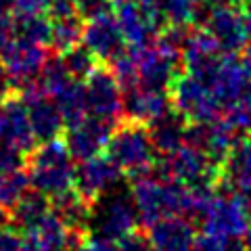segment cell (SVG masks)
I'll return each instance as SVG.
<instances>
[{
    "label": "cell",
    "mask_w": 251,
    "mask_h": 251,
    "mask_svg": "<svg viewBox=\"0 0 251 251\" xmlns=\"http://www.w3.org/2000/svg\"><path fill=\"white\" fill-rule=\"evenodd\" d=\"M224 2H228V4H232V6H245L247 0H224Z\"/></svg>",
    "instance_id": "obj_46"
},
{
    "label": "cell",
    "mask_w": 251,
    "mask_h": 251,
    "mask_svg": "<svg viewBox=\"0 0 251 251\" xmlns=\"http://www.w3.org/2000/svg\"><path fill=\"white\" fill-rule=\"evenodd\" d=\"M220 46L216 40L207 34V29H195L191 34H186L184 44H182V65L188 74L209 80L214 69L218 67L220 59Z\"/></svg>",
    "instance_id": "obj_18"
},
{
    "label": "cell",
    "mask_w": 251,
    "mask_h": 251,
    "mask_svg": "<svg viewBox=\"0 0 251 251\" xmlns=\"http://www.w3.org/2000/svg\"><path fill=\"white\" fill-rule=\"evenodd\" d=\"M117 251H153L151 241H149L147 234L138 232L136 228L128 232L126 237H122L117 241Z\"/></svg>",
    "instance_id": "obj_38"
},
{
    "label": "cell",
    "mask_w": 251,
    "mask_h": 251,
    "mask_svg": "<svg viewBox=\"0 0 251 251\" xmlns=\"http://www.w3.org/2000/svg\"><path fill=\"white\" fill-rule=\"evenodd\" d=\"M44 44H36L25 38L13 36L0 46V67L11 84H25L36 80L46 61Z\"/></svg>",
    "instance_id": "obj_9"
},
{
    "label": "cell",
    "mask_w": 251,
    "mask_h": 251,
    "mask_svg": "<svg viewBox=\"0 0 251 251\" xmlns=\"http://www.w3.org/2000/svg\"><path fill=\"white\" fill-rule=\"evenodd\" d=\"M27 174L34 191L49 199H57L74 188V157L59 138L42 140L27 157Z\"/></svg>",
    "instance_id": "obj_1"
},
{
    "label": "cell",
    "mask_w": 251,
    "mask_h": 251,
    "mask_svg": "<svg viewBox=\"0 0 251 251\" xmlns=\"http://www.w3.org/2000/svg\"><path fill=\"white\" fill-rule=\"evenodd\" d=\"M21 251H38V249H36L34 245H31V243H27V241H25V243H23V249H21Z\"/></svg>",
    "instance_id": "obj_47"
},
{
    "label": "cell",
    "mask_w": 251,
    "mask_h": 251,
    "mask_svg": "<svg viewBox=\"0 0 251 251\" xmlns=\"http://www.w3.org/2000/svg\"><path fill=\"white\" fill-rule=\"evenodd\" d=\"M243 241V247H245V251H251V224H249V228L245 230V234L241 237Z\"/></svg>",
    "instance_id": "obj_44"
},
{
    "label": "cell",
    "mask_w": 251,
    "mask_h": 251,
    "mask_svg": "<svg viewBox=\"0 0 251 251\" xmlns=\"http://www.w3.org/2000/svg\"><path fill=\"white\" fill-rule=\"evenodd\" d=\"M0 134H2V107H0Z\"/></svg>",
    "instance_id": "obj_50"
},
{
    "label": "cell",
    "mask_w": 251,
    "mask_h": 251,
    "mask_svg": "<svg viewBox=\"0 0 251 251\" xmlns=\"http://www.w3.org/2000/svg\"><path fill=\"white\" fill-rule=\"evenodd\" d=\"M203 23H205L207 34L214 38L220 50L226 54H237L245 49L247 44V25L245 17L239 11V6L228 2H211L205 13H203Z\"/></svg>",
    "instance_id": "obj_8"
},
{
    "label": "cell",
    "mask_w": 251,
    "mask_h": 251,
    "mask_svg": "<svg viewBox=\"0 0 251 251\" xmlns=\"http://www.w3.org/2000/svg\"><path fill=\"white\" fill-rule=\"evenodd\" d=\"M75 251H117L113 245V241L103 239V237H92V239H84Z\"/></svg>",
    "instance_id": "obj_41"
},
{
    "label": "cell",
    "mask_w": 251,
    "mask_h": 251,
    "mask_svg": "<svg viewBox=\"0 0 251 251\" xmlns=\"http://www.w3.org/2000/svg\"><path fill=\"white\" fill-rule=\"evenodd\" d=\"M86 97H88V113L100 120L115 124L124 115V94L122 86L115 80L111 69L97 67L86 77Z\"/></svg>",
    "instance_id": "obj_13"
},
{
    "label": "cell",
    "mask_w": 251,
    "mask_h": 251,
    "mask_svg": "<svg viewBox=\"0 0 251 251\" xmlns=\"http://www.w3.org/2000/svg\"><path fill=\"white\" fill-rule=\"evenodd\" d=\"M25 163V157H23V151L15 149L6 143H0V174H6V172L19 170Z\"/></svg>",
    "instance_id": "obj_37"
},
{
    "label": "cell",
    "mask_w": 251,
    "mask_h": 251,
    "mask_svg": "<svg viewBox=\"0 0 251 251\" xmlns=\"http://www.w3.org/2000/svg\"><path fill=\"white\" fill-rule=\"evenodd\" d=\"M186 126L188 122L176 111L166 113L161 120L149 126V136H151L155 153L166 157L174 153L178 147H182L186 143Z\"/></svg>",
    "instance_id": "obj_23"
},
{
    "label": "cell",
    "mask_w": 251,
    "mask_h": 251,
    "mask_svg": "<svg viewBox=\"0 0 251 251\" xmlns=\"http://www.w3.org/2000/svg\"><path fill=\"white\" fill-rule=\"evenodd\" d=\"M23 241L13 228H0V251H21Z\"/></svg>",
    "instance_id": "obj_40"
},
{
    "label": "cell",
    "mask_w": 251,
    "mask_h": 251,
    "mask_svg": "<svg viewBox=\"0 0 251 251\" xmlns=\"http://www.w3.org/2000/svg\"><path fill=\"white\" fill-rule=\"evenodd\" d=\"M138 61V80L140 86H149V88H161L168 90L172 82L176 80L180 74V61L170 57V54L161 52L153 42L145 46H132Z\"/></svg>",
    "instance_id": "obj_15"
},
{
    "label": "cell",
    "mask_w": 251,
    "mask_h": 251,
    "mask_svg": "<svg viewBox=\"0 0 251 251\" xmlns=\"http://www.w3.org/2000/svg\"><path fill=\"white\" fill-rule=\"evenodd\" d=\"M247 203L251 211V134L239 138L230 157L222 166V182Z\"/></svg>",
    "instance_id": "obj_21"
},
{
    "label": "cell",
    "mask_w": 251,
    "mask_h": 251,
    "mask_svg": "<svg viewBox=\"0 0 251 251\" xmlns=\"http://www.w3.org/2000/svg\"><path fill=\"white\" fill-rule=\"evenodd\" d=\"M63 63H65L69 75L80 82H84L86 77L99 67V59L94 57L86 46H80V44L74 46L72 50L63 52Z\"/></svg>",
    "instance_id": "obj_32"
},
{
    "label": "cell",
    "mask_w": 251,
    "mask_h": 251,
    "mask_svg": "<svg viewBox=\"0 0 251 251\" xmlns=\"http://www.w3.org/2000/svg\"><path fill=\"white\" fill-rule=\"evenodd\" d=\"M50 0H13V17H34V15H49Z\"/></svg>",
    "instance_id": "obj_36"
},
{
    "label": "cell",
    "mask_w": 251,
    "mask_h": 251,
    "mask_svg": "<svg viewBox=\"0 0 251 251\" xmlns=\"http://www.w3.org/2000/svg\"><path fill=\"white\" fill-rule=\"evenodd\" d=\"M74 4L77 17H82L84 21L103 17V15H109L113 9L111 0H74Z\"/></svg>",
    "instance_id": "obj_35"
},
{
    "label": "cell",
    "mask_w": 251,
    "mask_h": 251,
    "mask_svg": "<svg viewBox=\"0 0 251 251\" xmlns=\"http://www.w3.org/2000/svg\"><path fill=\"white\" fill-rule=\"evenodd\" d=\"M199 218L203 220V230L224 241L241 239L251 224L247 203L228 186L216 188Z\"/></svg>",
    "instance_id": "obj_3"
},
{
    "label": "cell",
    "mask_w": 251,
    "mask_h": 251,
    "mask_svg": "<svg viewBox=\"0 0 251 251\" xmlns=\"http://www.w3.org/2000/svg\"><path fill=\"white\" fill-rule=\"evenodd\" d=\"M157 4L163 21H168L170 25H188L195 21V11H197L195 0H157Z\"/></svg>",
    "instance_id": "obj_34"
},
{
    "label": "cell",
    "mask_w": 251,
    "mask_h": 251,
    "mask_svg": "<svg viewBox=\"0 0 251 251\" xmlns=\"http://www.w3.org/2000/svg\"><path fill=\"white\" fill-rule=\"evenodd\" d=\"M50 211V203H49V197H44L42 193H25L23 197L17 201V205L11 209V220L15 224L19 226V228L27 230L31 228L36 222H40V220Z\"/></svg>",
    "instance_id": "obj_27"
},
{
    "label": "cell",
    "mask_w": 251,
    "mask_h": 251,
    "mask_svg": "<svg viewBox=\"0 0 251 251\" xmlns=\"http://www.w3.org/2000/svg\"><path fill=\"white\" fill-rule=\"evenodd\" d=\"M84 36V19L77 15H67V17H54L50 27V44L57 52H67L74 46L82 44Z\"/></svg>",
    "instance_id": "obj_28"
},
{
    "label": "cell",
    "mask_w": 251,
    "mask_h": 251,
    "mask_svg": "<svg viewBox=\"0 0 251 251\" xmlns=\"http://www.w3.org/2000/svg\"><path fill=\"white\" fill-rule=\"evenodd\" d=\"M138 214L130 195L126 193H107L105 197L92 203L90 230L94 237L109 241H120L128 232L136 228Z\"/></svg>",
    "instance_id": "obj_6"
},
{
    "label": "cell",
    "mask_w": 251,
    "mask_h": 251,
    "mask_svg": "<svg viewBox=\"0 0 251 251\" xmlns=\"http://www.w3.org/2000/svg\"><path fill=\"white\" fill-rule=\"evenodd\" d=\"M11 80L6 77V74L0 69V100H6V97H9V92H11Z\"/></svg>",
    "instance_id": "obj_43"
},
{
    "label": "cell",
    "mask_w": 251,
    "mask_h": 251,
    "mask_svg": "<svg viewBox=\"0 0 251 251\" xmlns=\"http://www.w3.org/2000/svg\"><path fill=\"white\" fill-rule=\"evenodd\" d=\"M186 143L201 149L218 168H222L230 157L232 149L239 143V132L222 117L214 122L188 124L186 126Z\"/></svg>",
    "instance_id": "obj_12"
},
{
    "label": "cell",
    "mask_w": 251,
    "mask_h": 251,
    "mask_svg": "<svg viewBox=\"0 0 251 251\" xmlns=\"http://www.w3.org/2000/svg\"><path fill=\"white\" fill-rule=\"evenodd\" d=\"M122 180V170L115 166L111 157L94 155L82 159L80 166L74 168V191L84 201L94 203L107 193H111Z\"/></svg>",
    "instance_id": "obj_10"
},
{
    "label": "cell",
    "mask_w": 251,
    "mask_h": 251,
    "mask_svg": "<svg viewBox=\"0 0 251 251\" xmlns=\"http://www.w3.org/2000/svg\"><path fill=\"white\" fill-rule=\"evenodd\" d=\"M222 109L234 105L251 90V63L245 57L226 54L207 80Z\"/></svg>",
    "instance_id": "obj_11"
},
{
    "label": "cell",
    "mask_w": 251,
    "mask_h": 251,
    "mask_svg": "<svg viewBox=\"0 0 251 251\" xmlns=\"http://www.w3.org/2000/svg\"><path fill=\"white\" fill-rule=\"evenodd\" d=\"M172 111V99L166 90L149 88V86H134L126 90L124 97V115L126 120L151 126Z\"/></svg>",
    "instance_id": "obj_16"
},
{
    "label": "cell",
    "mask_w": 251,
    "mask_h": 251,
    "mask_svg": "<svg viewBox=\"0 0 251 251\" xmlns=\"http://www.w3.org/2000/svg\"><path fill=\"white\" fill-rule=\"evenodd\" d=\"M6 214H9V211H6L2 205H0V224H2L4 222V218H6Z\"/></svg>",
    "instance_id": "obj_48"
},
{
    "label": "cell",
    "mask_w": 251,
    "mask_h": 251,
    "mask_svg": "<svg viewBox=\"0 0 251 251\" xmlns=\"http://www.w3.org/2000/svg\"><path fill=\"white\" fill-rule=\"evenodd\" d=\"M29 174L19 170L6 172V174H0V205H2L6 211H11L17 201L29 191Z\"/></svg>",
    "instance_id": "obj_29"
},
{
    "label": "cell",
    "mask_w": 251,
    "mask_h": 251,
    "mask_svg": "<svg viewBox=\"0 0 251 251\" xmlns=\"http://www.w3.org/2000/svg\"><path fill=\"white\" fill-rule=\"evenodd\" d=\"M31 122V130L36 134V140H50L61 134L65 128V122L61 117V111L54 100H49V94L31 100L25 105Z\"/></svg>",
    "instance_id": "obj_24"
},
{
    "label": "cell",
    "mask_w": 251,
    "mask_h": 251,
    "mask_svg": "<svg viewBox=\"0 0 251 251\" xmlns=\"http://www.w3.org/2000/svg\"><path fill=\"white\" fill-rule=\"evenodd\" d=\"M15 19V36L25 38L36 44H50V27L52 21L46 15H34V17H13Z\"/></svg>",
    "instance_id": "obj_31"
},
{
    "label": "cell",
    "mask_w": 251,
    "mask_h": 251,
    "mask_svg": "<svg viewBox=\"0 0 251 251\" xmlns=\"http://www.w3.org/2000/svg\"><path fill=\"white\" fill-rule=\"evenodd\" d=\"M54 99H57L54 103H57L67 128L88 117V97H86V86L80 80H69L54 94Z\"/></svg>",
    "instance_id": "obj_26"
},
{
    "label": "cell",
    "mask_w": 251,
    "mask_h": 251,
    "mask_svg": "<svg viewBox=\"0 0 251 251\" xmlns=\"http://www.w3.org/2000/svg\"><path fill=\"white\" fill-rule=\"evenodd\" d=\"M153 251H191L195 243V226L184 216H168L149 226Z\"/></svg>",
    "instance_id": "obj_20"
},
{
    "label": "cell",
    "mask_w": 251,
    "mask_h": 251,
    "mask_svg": "<svg viewBox=\"0 0 251 251\" xmlns=\"http://www.w3.org/2000/svg\"><path fill=\"white\" fill-rule=\"evenodd\" d=\"M172 109L180 113L188 124L214 122L220 117L222 105L218 103L211 86L193 74H178L170 86Z\"/></svg>",
    "instance_id": "obj_5"
},
{
    "label": "cell",
    "mask_w": 251,
    "mask_h": 251,
    "mask_svg": "<svg viewBox=\"0 0 251 251\" xmlns=\"http://www.w3.org/2000/svg\"><path fill=\"white\" fill-rule=\"evenodd\" d=\"M111 122L100 120V117H84L82 122H77L75 126H69L65 145L69 149L74 159H88V157L100 155L109 145L113 132Z\"/></svg>",
    "instance_id": "obj_14"
},
{
    "label": "cell",
    "mask_w": 251,
    "mask_h": 251,
    "mask_svg": "<svg viewBox=\"0 0 251 251\" xmlns=\"http://www.w3.org/2000/svg\"><path fill=\"white\" fill-rule=\"evenodd\" d=\"M126 44L145 46L161 29L163 15L157 0H122L113 6Z\"/></svg>",
    "instance_id": "obj_7"
},
{
    "label": "cell",
    "mask_w": 251,
    "mask_h": 251,
    "mask_svg": "<svg viewBox=\"0 0 251 251\" xmlns=\"http://www.w3.org/2000/svg\"><path fill=\"white\" fill-rule=\"evenodd\" d=\"M191 251H226L224 247V239L211 237V234H201V237H195V243Z\"/></svg>",
    "instance_id": "obj_39"
},
{
    "label": "cell",
    "mask_w": 251,
    "mask_h": 251,
    "mask_svg": "<svg viewBox=\"0 0 251 251\" xmlns=\"http://www.w3.org/2000/svg\"><path fill=\"white\" fill-rule=\"evenodd\" d=\"M109 63H111V74L115 75V80L120 82L122 88L130 90V88H134V86H140L138 61H136V54H134L132 49H130V52L122 50L117 57H113Z\"/></svg>",
    "instance_id": "obj_33"
},
{
    "label": "cell",
    "mask_w": 251,
    "mask_h": 251,
    "mask_svg": "<svg viewBox=\"0 0 251 251\" xmlns=\"http://www.w3.org/2000/svg\"><path fill=\"white\" fill-rule=\"evenodd\" d=\"M15 36V19L11 11H0V46Z\"/></svg>",
    "instance_id": "obj_42"
},
{
    "label": "cell",
    "mask_w": 251,
    "mask_h": 251,
    "mask_svg": "<svg viewBox=\"0 0 251 251\" xmlns=\"http://www.w3.org/2000/svg\"><path fill=\"white\" fill-rule=\"evenodd\" d=\"M109 157L115 161L124 174L134 178L145 172H151L155 166V149L149 136L147 126L126 120L115 126L109 138Z\"/></svg>",
    "instance_id": "obj_2"
},
{
    "label": "cell",
    "mask_w": 251,
    "mask_h": 251,
    "mask_svg": "<svg viewBox=\"0 0 251 251\" xmlns=\"http://www.w3.org/2000/svg\"><path fill=\"white\" fill-rule=\"evenodd\" d=\"M54 214H57L69 230L84 232L86 228H90V216H92V203L84 201L74 188L67 193H63L61 197L52 199Z\"/></svg>",
    "instance_id": "obj_25"
},
{
    "label": "cell",
    "mask_w": 251,
    "mask_h": 251,
    "mask_svg": "<svg viewBox=\"0 0 251 251\" xmlns=\"http://www.w3.org/2000/svg\"><path fill=\"white\" fill-rule=\"evenodd\" d=\"M36 80L40 82V86L44 88L46 94H52L54 97V94H57L69 80H74V77L69 75L61 54H49Z\"/></svg>",
    "instance_id": "obj_30"
},
{
    "label": "cell",
    "mask_w": 251,
    "mask_h": 251,
    "mask_svg": "<svg viewBox=\"0 0 251 251\" xmlns=\"http://www.w3.org/2000/svg\"><path fill=\"white\" fill-rule=\"evenodd\" d=\"M25 232L27 243H31L38 251H75L84 241V232L69 230L52 209Z\"/></svg>",
    "instance_id": "obj_17"
},
{
    "label": "cell",
    "mask_w": 251,
    "mask_h": 251,
    "mask_svg": "<svg viewBox=\"0 0 251 251\" xmlns=\"http://www.w3.org/2000/svg\"><path fill=\"white\" fill-rule=\"evenodd\" d=\"M155 174L168 180H178L188 186L209 184L218 186L222 182V168H218L209 157L195 145L184 143L174 153L161 157L153 166Z\"/></svg>",
    "instance_id": "obj_4"
},
{
    "label": "cell",
    "mask_w": 251,
    "mask_h": 251,
    "mask_svg": "<svg viewBox=\"0 0 251 251\" xmlns=\"http://www.w3.org/2000/svg\"><path fill=\"white\" fill-rule=\"evenodd\" d=\"M211 2H214V0H195L197 6H205V4H211Z\"/></svg>",
    "instance_id": "obj_49"
},
{
    "label": "cell",
    "mask_w": 251,
    "mask_h": 251,
    "mask_svg": "<svg viewBox=\"0 0 251 251\" xmlns=\"http://www.w3.org/2000/svg\"><path fill=\"white\" fill-rule=\"evenodd\" d=\"M0 140L19 151L27 153L36 145V134L31 130L27 107L21 99H6L2 107V134Z\"/></svg>",
    "instance_id": "obj_22"
},
{
    "label": "cell",
    "mask_w": 251,
    "mask_h": 251,
    "mask_svg": "<svg viewBox=\"0 0 251 251\" xmlns=\"http://www.w3.org/2000/svg\"><path fill=\"white\" fill-rule=\"evenodd\" d=\"M13 0H0V11H11Z\"/></svg>",
    "instance_id": "obj_45"
},
{
    "label": "cell",
    "mask_w": 251,
    "mask_h": 251,
    "mask_svg": "<svg viewBox=\"0 0 251 251\" xmlns=\"http://www.w3.org/2000/svg\"><path fill=\"white\" fill-rule=\"evenodd\" d=\"M82 42L99 61H111L126 46L122 29L115 17H111V13L86 21Z\"/></svg>",
    "instance_id": "obj_19"
}]
</instances>
